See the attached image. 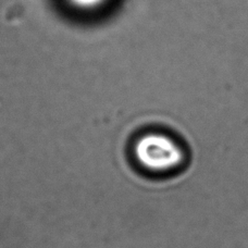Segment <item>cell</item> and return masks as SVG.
Returning <instances> with one entry per match:
<instances>
[{"label": "cell", "mask_w": 248, "mask_h": 248, "mask_svg": "<svg viewBox=\"0 0 248 248\" xmlns=\"http://www.w3.org/2000/svg\"><path fill=\"white\" fill-rule=\"evenodd\" d=\"M72 1L79 7L91 8V7L98 6V4L103 2L104 0H72Z\"/></svg>", "instance_id": "obj_2"}, {"label": "cell", "mask_w": 248, "mask_h": 248, "mask_svg": "<svg viewBox=\"0 0 248 248\" xmlns=\"http://www.w3.org/2000/svg\"><path fill=\"white\" fill-rule=\"evenodd\" d=\"M135 160L152 173H171L185 165L183 146L163 133H149L140 137L134 145Z\"/></svg>", "instance_id": "obj_1"}]
</instances>
